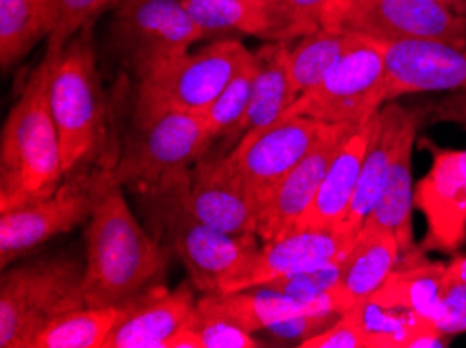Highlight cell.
I'll list each match as a JSON object with an SVG mask.
<instances>
[{"label": "cell", "instance_id": "34", "mask_svg": "<svg viewBox=\"0 0 466 348\" xmlns=\"http://www.w3.org/2000/svg\"><path fill=\"white\" fill-rule=\"evenodd\" d=\"M341 261L324 263L320 267L306 269V272L287 275V278H279L270 283L268 288L279 290L280 294H287L299 303H318L324 298L333 296V290L341 275Z\"/></svg>", "mask_w": 466, "mask_h": 348}, {"label": "cell", "instance_id": "20", "mask_svg": "<svg viewBox=\"0 0 466 348\" xmlns=\"http://www.w3.org/2000/svg\"><path fill=\"white\" fill-rule=\"evenodd\" d=\"M377 117L374 115L370 122L358 125L351 130L335 153L333 161L324 174L320 190L314 198L312 207L301 219V227H322V230H339L343 225L348 211L354 201L360 172H362L366 153L377 132Z\"/></svg>", "mask_w": 466, "mask_h": 348}, {"label": "cell", "instance_id": "2", "mask_svg": "<svg viewBox=\"0 0 466 348\" xmlns=\"http://www.w3.org/2000/svg\"><path fill=\"white\" fill-rule=\"evenodd\" d=\"M137 194L151 234L182 261L197 293H222L259 248L258 234L235 236L197 217L190 203V169L169 174Z\"/></svg>", "mask_w": 466, "mask_h": 348}, {"label": "cell", "instance_id": "19", "mask_svg": "<svg viewBox=\"0 0 466 348\" xmlns=\"http://www.w3.org/2000/svg\"><path fill=\"white\" fill-rule=\"evenodd\" d=\"M422 117H425V111L420 109H406V106H401L395 101L383 104V109L379 111L377 117V132H374L362 172H360L354 201H351L348 217H345V222L339 230L348 232L350 236H358L366 217L370 215L380 192H383L385 180L390 175L391 163L401 140L406 138L408 132L420 127Z\"/></svg>", "mask_w": 466, "mask_h": 348}, {"label": "cell", "instance_id": "30", "mask_svg": "<svg viewBox=\"0 0 466 348\" xmlns=\"http://www.w3.org/2000/svg\"><path fill=\"white\" fill-rule=\"evenodd\" d=\"M253 75H256V55H253V59L247 65L237 71V75L226 84L220 96L201 115L211 138H224L228 142V151L235 146L238 125L243 124L247 106H249L251 101Z\"/></svg>", "mask_w": 466, "mask_h": 348}, {"label": "cell", "instance_id": "22", "mask_svg": "<svg viewBox=\"0 0 466 348\" xmlns=\"http://www.w3.org/2000/svg\"><path fill=\"white\" fill-rule=\"evenodd\" d=\"M253 55H256V75H253L251 101L243 124L238 125L235 144L247 134L279 122L299 96L289 71L287 42H266Z\"/></svg>", "mask_w": 466, "mask_h": 348}, {"label": "cell", "instance_id": "8", "mask_svg": "<svg viewBox=\"0 0 466 348\" xmlns=\"http://www.w3.org/2000/svg\"><path fill=\"white\" fill-rule=\"evenodd\" d=\"M113 161L84 165L63 177L53 194L0 213V267L93 217Z\"/></svg>", "mask_w": 466, "mask_h": 348}, {"label": "cell", "instance_id": "13", "mask_svg": "<svg viewBox=\"0 0 466 348\" xmlns=\"http://www.w3.org/2000/svg\"><path fill=\"white\" fill-rule=\"evenodd\" d=\"M370 42L383 56L390 103L404 94L466 88V46L440 38Z\"/></svg>", "mask_w": 466, "mask_h": 348}, {"label": "cell", "instance_id": "10", "mask_svg": "<svg viewBox=\"0 0 466 348\" xmlns=\"http://www.w3.org/2000/svg\"><path fill=\"white\" fill-rule=\"evenodd\" d=\"M253 59L238 38H216L155 69L138 82L137 103L203 115L237 71Z\"/></svg>", "mask_w": 466, "mask_h": 348}, {"label": "cell", "instance_id": "28", "mask_svg": "<svg viewBox=\"0 0 466 348\" xmlns=\"http://www.w3.org/2000/svg\"><path fill=\"white\" fill-rule=\"evenodd\" d=\"M122 313L117 307L72 311L42 330L34 348H103Z\"/></svg>", "mask_w": 466, "mask_h": 348}, {"label": "cell", "instance_id": "18", "mask_svg": "<svg viewBox=\"0 0 466 348\" xmlns=\"http://www.w3.org/2000/svg\"><path fill=\"white\" fill-rule=\"evenodd\" d=\"M195 307L190 280L176 290H167L166 283L155 286L124 307L103 348H166L167 340L188 323Z\"/></svg>", "mask_w": 466, "mask_h": 348}, {"label": "cell", "instance_id": "4", "mask_svg": "<svg viewBox=\"0 0 466 348\" xmlns=\"http://www.w3.org/2000/svg\"><path fill=\"white\" fill-rule=\"evenodd\" d=\"M53 55L51 111L59 134L63 172L95 165L107 146L101 80L90 25Z\"/></svg>", "mask_w": 466, "mask_h": 348}, {"label": "cell", "instance_id": "21", "mask_svg": "<svg viewBox=\"0 0 466 348\" xmlns=\"http://www.w3.org/2000/svg\"><path fill=\"white\" fill-rule=\"evenodd\" d=\"M401 261L398 238L390 232L362 230L341 261V275L333 290L341 313L370 298Z\"/></svg>", "mask_w": 466, "mask_h": 348}, {"label": "cell", "instance_id": "38", "mask_svg": "<svg viewBox=\"0 0 466 348\" xmlns=\"http://www.w3.org/2000/svg\"><path fill=\"white\" fill-rule=\"evenodd\" d=\"M425 115H431L435 122H448L466 127V88L448 92L440 101L427 106Z\"/></svg>", "mask_w": 466, "mask_h": 348}, {"label": "cell", "instance_id": "39", "mask_svg": "<svg viewBox=\"0 0 466 348\" xmlns=\"http://www.w3.org/2000/svg\"><path fill=\"white\" fill-rule=\"evenodd\" d=\"M448 278L466 280V257H456L451 263H448Z\"/></svg>", "mask_w": 466, "mask_h": 348}, {"label": "cell", "instance_id": "7", "mask_svg": "<svg viewBox=\"0 0 466 348\" xmlns=\"http://www.w3.org/2000/svg\"><path fill=\"white\" fill-rule=\"evenodd\" d=\"M113 9L111 51L138 82L206 38L182 0H119Z\"/></svg>", "mask_w": 466, "mask_h": 348}, {"label": "cell", "instance_id": "40", "mask_svg": "<svg viewBox=\"0 0 466 348\" xmlns=\"http://www.w3.org/2000/svg\"><path fill=\"white\" fill-rule=\"evenodd\" d=\"M435 3H440L446 6V9L454 11L456 15L466 17V0H435Z\"/></svg>", "mask_w": 466, "mask_h": 348}, {"label": "cell", "instance_id": "14", "mask_svg": "<svg viewBox=\"0 0 466 348\" xmlns=\"http://www.w3.org/2000/svg\"><path fill=\"white\" fill-rule=\"evenodd\" d=\"M433 165L414 186V207L425 215L422 251L456 253L466 243V148L431 146Z\"/></svg>", "mask_w": 466, "mask_h": 348}, {"label": "cell", "instance_id": "11", "mask_svg": "<svg viewBox=\"0 0 466 348\" xmlns=\"http://www.w3.org/2000/svg\"><path fill=\"white\" fill-rule=\"evenodd\" d=\"M322 27L370 40L440 38L466 46L464 17L435 0H329Z\"/></svg>", "mask_w": 466, "mask_h": 348}, {"label": "cell", "instance_id": "15", "mask_svg": "<svg viewBox=\"0 0 466 348\" xmlns=\"http://www.w3.org/2000/svg\"><path fill=\"white\" fill-rule=\"evenodd\" d=\"M354 125H333L291 172L274 186L258 209L256 234L261 243H272L295 232L312 207L324 174Z\"/></svg>", "mask_w": 466, "mask_h": 348}, {"label": "cell", "instance_id": "32", "mask_svg": "<svg viewBox=\"0 0 466 348\" xmlns=\"http://www.w3.org/2000/svg\"><path fill=\"white\" fill-rule=\"evenodd\" d=\"M188 325L199 336L201 348H259L264 346L253 332L245 330L241 323L216 307L209 294H203L197 301Z\"/></svg>", "mask_w": 466, "mask_h": 348}, {"label": "cell", "instance_id": "12", "mask_svg": "<svg viewBox=\"0 0 466 348\" xmlns=\"http://www.w3.org/2000/svg\"><path fill=\"white\" fill-rule=\"evenodd\" d=\"M337 124L312 117H282L247 134L228 151V159L256 196L258 209L285 177Z\"/></svg>", "mask_w": 466, "mask_h": 348}, {"label": "cell", "instance_id": "35", "mask_svg": "<svg viewBox=\"0 0 466 348\" xmlns=\"http://www.w3.org/2000/svg\"><path fill=\"white\" fill-rule=\"evenodd\" d=\"M339 313H301L270 325L264 332V346H301L308 338L316 336L335 323Z\"/></svg>", "mask_w": 466, "mask_h": 348}, {"label": "cell", "instance_id": "36", "mask_svg": "<svg viewBox=\"0 0 466 348\" xmlns=\"http://www.w3.org/2000/svg\"><path fill=\"white\" fill-rule=\"evenodd\" d=\"M437 328L446 336L466 333V280L448 278L440 303L431 315Z\"/></svg>", "mask_w": 466, "mask_h": 348}, {"label": "cell", "instance_id": "6", "mask_svg": "<svg viewBox=\"0 0 466 348\" xmlns=\"http://www.w3.org/2000/svg\"><path fill=\"white\" fill-rule=\"evenodd\" d=\"M211 142L214 138L199 115L137 103L128 140L113 159L111 180L134 192L149 190L166 175L201 161Z\"/></svg>", "mask_w": 466, "mask_h": 348}, {"label": "cell", "instance_id": "25", "mask_svg": "<svg viewBox=\"0 0 466 348\" xmlns=\"http://www.w3.org/2000/svg\"><path fill=\"white\" fill-rule=\"evenodd\" d=\"M216 307L230 315L235 322L249 332H261L270 325L301 313H339L335 296L324 298L318 303H299L295 298L280 294L279 290L268 286H256L235 290V293H216L209 294Z\"/></svg>", "mask_w": 466, "mask_h": 348}, {"label": "cell", "instance_id": "9", "mask_svg": "<svg viewBox=\"0 0 466 348\" xmlns=\"http://www.w3.org/2000/svg\"><path fill=\"white\" fill-rule=\"evenodd\" d=\"M387 103L383 56L369 38L360 35L356 46L316 86L301 92L282 117H312L322 124L358 127L370 122Z\"/></svg>", "mask_w": 466, "mask_h": 348}, {"label": "cell", "instance_id": "27", "mask_svg": "<svg viewBox=\"0 0 466 348\" xmlns=\"http://www.w3.org/2000/svg\"><path fill=\"white\" fill-rule=\"evenodd\" d=\"M360 35L320 27L289 45V71L298 94L316 86L341 56L356 46Z\"/></svg>", "mask_w": 466, "mask_h": 348}, {"label": "cell", "instance_id": "23", "mask_svg": "<svg viewBox=\"0 0 466 348\" xmlns=\"http://www.w3.org/2000/svg\"><path fill=\"white\" fill-rule=\"evenodd\" d=\"M419 136V127L406 134L395 153L390 175H387L383 192L370 215L366 217L362 230L390 232L398 238L401 257L416 253L412 236V211H414V186H412V151ZM360 230V232H362Z\"/></svg>", "mask_w": 466, "mask_h": 348}, {"label": "cell", "instance_id": "31", "mask_svg": "<svg viewBox=\"0 0 466 348\" xmlns=\"http://www.w3.org/2000/svg\"><path fill=\"white\" fill-rule=\"evenodd\" d=\"M107 9H111L109 0H40L46 51H61Z\"/></svg>", "mask_w": 466, "mask_h": 348}, {"label": "cell", "instance_id": "26", "mask_svg": "<svg viewBox=\"0 0 466 348\" xmlns=\"http://www.w3.org/2000/svg\"><path fill=\"white\" fill-rule=\"evenodd\" d=\"M182 3L206 38L241 34L270 42L272 15L268 0H182Z\"/></svg>", "mask_w": 466, "mask_h": 348}, {"label": "cell", "instance_id": "29", "mask_svg": "<svg viewBox=\"0 0 466 348\" xmlns=\"http://www.w3.org/2000/svg\"><path fill=\"white\" fill-rule=\"evenodd\" d=\"M46 40L40 0H0V63L3 71L24 61L36 45Z\"/></svg>", "mask_w": 466, "mask_h": 348}, {"label": "cell", "instance_id": "16", "mask_svg": "<svg viewBox=\"0 0 466 348\" xmlns=\"http://www.w3.org/2000/svg\"><path fill=\"white\" fill-rule=\"evenodd\" d=\"M356 238L343 230L301 227L272 243L259 244L243 272L222 293L266 286L279 278L343 259Z\"/></svg>", "mask_w": 466, "mask_h": 348}, {"label": "cell", "instance_id": "24", "mask_svg": "<svg viewBox=\"0 0 466 348\" xmlns=\"http://www.w3.org/2000/svg\"><path fill=\"white\" fill-rule=\"evenodd\" d=\"M448 280L446 263H431L416 251L401 257L400 265L377 293L366 301L395 311H410L431 319Z\"/></svg>", "mask_w": 466, "mask_h": 348}, {"label": "cell", "instance_id": "1", "mask_svg": "<svg viewBox=\"0 0 466 348\" xmlns=\"http://www.w3.org/2000/svg\"><path fill=\"white\" fill-rule=\"evenodd\" d=\"M169 254V248L140 225L122 186L111 180L109 167L86 227L84 296L88 307L124 309L151 288L161 286Z\"/></svg>", "mask_w": 466, "mask_h": 348}, {"label": "cell", "instance_id": "41", "mask_svg": "<svg viewBox=\"0 0 466 348\" xmlns=\"http://www.w3.org/2000/svg\"><path fill=\"white\" fill-rule=\"evenodd\" d=\"M117 3H119V0H109V5H111V6H116Z\"/></svg>", "mask_w": 466, "mask_h": 348}, {"label": "cell", "instance_id": "37", "mask_svg": "<svg viewBox=\"0 0 466 348\" xmlns=\"http://www.w3.org/2000/svg\"><path fill=\"white\" fill-rule=\"evenodd\" d=\"M299 348H369L366 346L364 330L360 328L356 317L351 315V311L335 319L333 325H329L327 330H322L316 336L308 338Z\"/></svg>", "mask_w": 466, "mask_h": 348}, {"label": "cell", "instance_id": "42", "mask_svg": "<svg viewBox=\"0 0 466 348\" xmlns=\"http://www.w3.org/2000/svg\"><path fill=\"white\" fill-rule=\"evenodd\" d=\"M464 24H466V17H464Z\"/></svg>", "mask_w": 466, "mask_h": 348}, {"label": "cell", "instance_id": "5", "mask_svg": "<svg viewBox=\"0 0 466 348\" xmlns=\"http://www.w3.org/2000/svg\"><path fill=\"white\" fill-rule=\"evenodd\" d=\"M84 307V263L72 254L6 267L0 278V346L34 348L55 319Z\"/></svg>", "mask_w": 466, "mask_h": 348}, {"label": "cell", "instance_id": "3", "mask_svg": "<svg viewBox=\"0 0 466 348\" xmlns=\"http://www.w3.org/2000/svg\"><path fill=\"white\" fill-rule=\"evenodd\" d=\"M53 55L45 53L17 103L11 106L0 136V213L13 211L61 186L59 134L51 111Z\"/></svg>", "mask_w": 466, "mask_h": 348}, {"label": "cell", "instance_id": "17", "mask_svg": "<svg viewBox=\"0 0 466 348\" xmlns=\"http://www.w3.org/2000/svg\"><path fill=\"white\" fill-rule=\"evenodd\" d=\"M190 203L197 217L235 236L256 234L258 203L228 153H208L190 167Z\"/></svg>", "mask_w": 466, "mask_h": 348}, {"label": "cell", "instance_id": "33", "mask_svg": "<svg viewBox=\"0 0 466 348\" xmlns=\"http://www.w3.org/2000/svg\"><path fill=\"white\" fill-rule=\"evenodd\" d=\"M272 15L270 42H287L312 34L322 27V15L329 0H268Z\"/></svg>", "mask_w": 466, "mask_h": 348}]
</instances>
